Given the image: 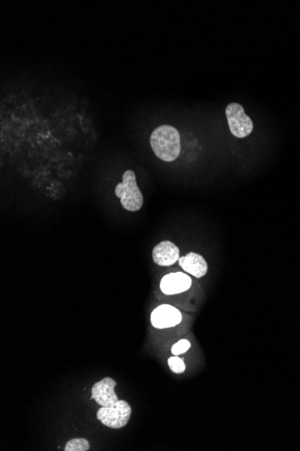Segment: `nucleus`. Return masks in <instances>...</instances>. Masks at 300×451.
I'll return each instance as SVG.
<instances>
[{
  "mask_svg": "<svg viewBox=\"0 0 300 451\" xmlns=\"http://www.w3.org/2000/svg\"><path fill=\"white\" fill-rule=\"evenodd\" d=\"M89 449H90L89 441L84 438L72 439L67 442L64 448L65 451H88Z\"/></svg>",
  "mask_w": 300,
  "mask_h": 451,
  "instance_id": "obj_10",
  "label": "nucleus"
},
{
  "mask_svg": "<svg viewBox=\"0 0 300 451\" xmlns=\"http://www.w3.org/2000/svg\"><path fill=\"white\" fill-rule=\"evenodd\" d=\"M228 127L234 137L243 139L254 130V123L246 114L245 109L239 103L228 104L226 108Z\"/></svg>",
  "mask_w": 300,
  "mask_h": 451,
  "instance_id": "obj_4",
  "label": "nucleus"
},
{
  "mask_svg": "<svg viewBox=\"0 0 300 451\" xmlns=\"http://www.w3.org/2000/svg\"><path fill=\"white\" fill-rule=\"evenodd\" d=\"M123 209L129 212H137L143 206V195L136 181L135 172L127 170L123 175V181L114 189Z\"/></svg>",
  "mask_w": 300,
  "mask_h": 451,
  "instance_id": "obj_2",
  "label": "nucleus"
},
{
  "mask_svg": "<svg viewBox=\"0 0 300 451\" xmlns=\"http://www.w3.org/2000/svg\"><path fill=\"white\" fill-rule=\"evenodd\" d=\"M117 383L111 378H105L92 387V399H94L98 405L103 407H110L119 401L114 388Z\"/></svg>",
  "mask_w": 300,
  "mask_h": 451,
  "instance_id": "obj_6",
  "label": "nucleus"
},
{
  "mask_svg": "<svg viewBox=\"0 0 300 451\" xmlns=\"http://www.w3.org/2000/svg\"><path fill=\"white\" fill-rule=\"evenodd\" d=\"M179 266L184 271L196 278H203L208 272V263L201 255L189 252L186 256L180 257Z\"/></svg>",
  "mask_w": 300,
  "mask_h": 451,
  "instance_id": "obj_9",
  "label": "nucleus"
},
{
  "mask_svg": "<svg viewBox=\"0 0 300 451\" xmlns=\"http://www.w3.org/2000/svg\"><path fill=\"white\" fill-rule=\"evenodd\" d=\"M191 277L183 272H172L164 276L160 281V289L168 296L186 292L192 287Z\"/></svg>",
  "mask_w": 300,
  "mask_h": 451,
  "instance_id": "obj_7",
  "label": "nucleus"
},
{
  "mask_svg": "<svg viewBox=\"0 0 300 451\" xmlns=\"http://www.w3.org/2000/svg\"><path fill=\"white\" fill-rule=\"evenodd\" d=\"M190 348H191V343H190L189 340H181L172 347V354L174 356L183 354V353L188 352Z\"/></svg>",
  "mask_w": 300,
  "mask_h": 451,
  "instance_id": "obj_12",
  "label": "nucleus"
},
{
  "mask_svg": "<svg viewBox=\"0 0 300 451\" xmlns=\"http://www.w3.org/2000/svg\"><path fill=\"white\" fill-rule=\"evenodd\" d=\"M132 415V407L124 400H119L115 405L110 407H101L97 411V419L103 425L112 429H121L129 423Z\"/></svg>",
  "mask_w": 300,
  "mask_h": 451,
  "instance_id": "obj_3",
  "label": "nucleus"
},
{
  "mask_svg": "<svg viewBox=\"0 0 300 451\" xmlns=\"http://www.w3.org/2000/svg\"><path fill=\"white\" fill-rule=\"evenodd\" d=\"M182 313L170 305H159L150 316L151 325L157 329L174 327L182 322Z\"/></svg>",
  "mask_w": 300,
  "mask_h": 451,
  "instance_id": "obj_5",
  "label": "nucleus"
},
{
  "mask_svg": "<svg viewBox=\"0 0 300 451\" xmlns=\"http://www.w3.org/2000/svg\"><path fill=\"white\" fill-rule=\"evenodd\" d=\"M168 366L175 374H182L186 369L183 358L178 357V356H173V357L168 358Z\"/></svg>",
  "mask_w": 300,
  "mask_h": 451,
  "instance_id": "obj_11",
  "label": "nucleus"
},
{
  "mask_svg": "<svg viewBox=\"0 0 300 451\" xmlns=\"http://www.w3.org/2000/svg\"><path fill=\"white\" fill-rule=\"evenodd\" d=\"M150 142L155 155L163 162H174L180 155V133L174 126L164 124L157 127L151 133Z\"/></svg>",
  "mask_w": 300,
  "mask_h": 451,
  "instance_id": "obj_1",
  "label": "nucleus"
},
{
  "mask_svg": "<svg viewBox=\"0 0 300 451\" xmlns=\"http://www.w3.org/2000/svg\"><path fill=\"white\" fill-rule=\"evenodd\" d=\"M154 263L161 267H170L180 259V250L174 242L163 241L153 249Z\"/></svg>",
  "mask_w": 300,
  "mask_h": 451,
  "instance_id": "obj_8",
  "label": "nucleus"
}]
</instances>
